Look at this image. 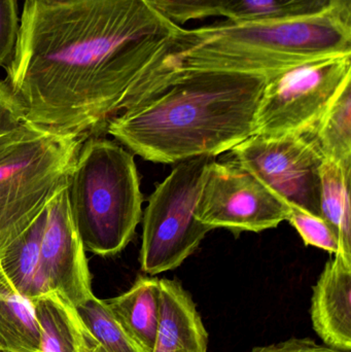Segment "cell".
<instances>
[{
    "mask_svg": "<svg viewBox=\"0 0 351 352\" xmlns=\"http://www.w3.org/2000/svg\"><path fill=\"white\" fill-rule=\"evenodd\" d=\"M288 221L300 234L305 245L315 246L330 254H339V240L321 217L310 214L299 207L290 206Z\"/></svg>",
    "mask_w": 351,
    "mask_h": 352,
    "instance_id": "obj_21",
    "label": "cell"
},
{
    "mask_svg": "<svg viewBox=\"0 0 351 352\" xmlns=\"http://www.w3.org/2000/svg\"><path fill=\"white\" fill-rule=\"evenodd\" d=\"M290 205L236 161L212 160L196 207V217L212 229L259 232L288 221Z\"/></svg>",
    "mask_w": 351,
    "mask_h": 352,
    "instance_id": "obj_9",
    "label": "cell"
},
{
    "mask_svg": "<svg viewBox=\"0 0 351 352\" xmlns=\"http://www.w3.org/2000/svg\"><path fill=\"white\" fill-rule=\"evenodd\" d=\"M331 0H231L220 16L234 22L288 21L328 14Z\"/></svg>",
    "mask_w": 351,
    "mask_h": 352,
    "instance_id": "obj_19",
    "label": "cell"
},
{
    "mask_svg": "<svg viewBox=\"0 0 351 352\" xmlns=\"http://www.w3.org/2000/svg\"><path fill=\"white\" fill-rule=\"evenodd\" d=\"M19 24L16 0H0V66L5 67L16 50Z\"/></svg>",
    "mask_w": 351,
    "mask_h": 352,
    "instance_id": "obj_23",
    "label": "cell"
},
{
    "mask_svg": "<svg viewBox=\"0 0 351 352\" xmlns=\"http://www.w3.org/2000/svg\"><path fill=\"white\" fill-rule=\"evenodd\" d=\"M267 80L222 70H168L141 102L113 117L105 130L150 162L214 158L253 135Z\"/></svg>",
    "mask_w": 351,
    "mask_h": 352,
    "instance_id": "obj_2",
    "label": "cell"
},
{
    "mask_svg": "<svg viewBox=\"0 0 351 352\" xmlns=\"http://www.w3.org/2000/svg\"><path fill=\"white\" fill-rule=\"evenodd\" d=\"M159 283L160 326L154 352H207V332L190 294L177 280Z\"/></svg>",
    "mask_w": 351,
    "mask_h": 352,
    "instance_id": "obj_12",
    "label": "cell"
},
{
    "mask_svg": "<svg viewBox=\"0 0 351 352\" xmlns=\"http://www.w3.org/2000/svg\"><path fill=\"white\" fill-rule=\"evenodd\" d=\"M304 135L324 160L351 167V80L344 85L317 125Z\"/></svg>",
    "mask_w": 351,
    "mask_h": 352,
    "instance_id": "obj_18",
    "label": "cell"
},
{
    "mask_svg": "<svg viewBox=\"0 0 351 352\" xmlns=\"http://www.w3.org/2000/svg\"><path fill=\"white\" fill-rule=\"evenodd\" d=\"M105 302L130 338L144 352H154L160 326L159 279L140 276L129 291Z\"/></svg>",
    "mask_w": 351,
    "mask_h": 352,
    "instance_id": "obj_13",
    "label": "cell"
},
{
    "mask_svg": "<svg viewBox=\"0 0 351 352\" xmlns=\"http://www.w3.org/2000/svg\"><path fill=\"white\" fill-rule=\"evenodd\" d=\"M351 167L324 160L321 167V217L333 230L340 252L351 262Z\"/></svg>",
    "mask_w": 351,
    "mask_h": 352,
    "instance_id": "obj_17",
    "label": "cell"
},
{
    "mask_svg": "<svg viewBox=\"0 0 351 352\" xmlns=\"http://www.w3.org/2000/svg\"><path fill=\"white\" fill-rule=\"evenodd\" d=\"M41 335V352H93L95 342L76 308L55 292L31 300Z\"/></svg>",
    "mask_w": 351,
    "mask_h": 352,
    "instance_id": "obj_14",
    "label": "cell"
},
{
    "mask_svg": "<svg viewBox=\"0 0 351 352\" xmlns=\"http://www.w3.org/2000/svg\"><path fill=\"white\" fill-rule=\"evenodd\" d=\"M45 221V207L19 237L0 250L2 271L16 291L28 301L52 292L41 268V241Z\"/></svg>",
    "mask_w": 351,
    "mask_h": 352,
    "instance_id": "obj_15",
    "label": "cell"
},
{
    "mask_svg": "<svg viewBox=\"0 0 351 352\" xmlns=\"http://www.w3.org/2000/svg\"><path fill=\"white\" fill-rule=\"evenodd\" d=\"M47 6H69V4L78 3L84 0H41Z\"/></svg>",
    "mask_w": 351,
    "mask_h": 352,
    "instance_id": "obj_27",
    "label": "cell"
},
{
    "mask_svg": "<svg viewBox=\"0 0 351 352\" xmlns=\"http://www.w3.org/2000/svg\"><path fill=\"white\" fill-rule=\"evenodd\" d=\"M231 152L237 163L290 206L299 207L321 217V167L324 159L304 134H253Z\"/></svg>",
    "mask_w": 351,
    "mask_h": 352,
    "instance_id": "obj_8",
    "label": "cell"
},
{
    "mask_svg": "<svg viewBox=\"0 0 351 352\" xmlns=\"http://www.w3.org/2000/svg\"><path fill=\"white\" fill-rule=\"evenodd\" d=\"M0 352H3V351H0Z\"/></svg>",
    "mask_w": 351,
    "mask_h": 352,
    "instance_id": "obj_28",
    "label": "cell"
},
{
    "mask_svg": "<svg viewBox=\"0 0 351 352\" xmlns=\"http://www.w3.org/2000/svg\"><path fill=\"white\" fill-rule=\"evenodd\" d=\"M214 157L181 161L148 198L144 217L140 266L157 275L181 266L212 231L196 217V207Z\"/></svg>",
    "mask_w": 351,
    "mask_h": 352,
    "instance_id": "obj_6",
    "label": "cell"
},
{
    "mask_svg": "<svg viewBox=\"0 0 351 352\" xmlns=\"http://www.w3.org/2000/svg\"><path fill=\"white\" fill-rule=\"evenodd\" d=\"M87 138L29 121L0 138V250L19 237L66 186Z\"/></svg>",
    "mask_w": 351,
    "mask_h": 352,
    "instance_id": "obj_5",
    "label": "cell"
},
{
    "mask_svg": "<svg viewBox=\"0 0 351 352\" xmlns=\"http://www.w3.org/2000/svg\"><path fill=\"white\" fill-rule=\"evenodd\" d=\"M311 320L326 346L351 351V262L341 254L327 263L313 287Z\"/></svg>",
    "mask_w": 351,
    "mask_h": 352,
    "instance_id": "obj_11",
    "label": "cell"
},
{
    "mask_svg": "<svg viewBox=\"0 0 351 352\" xmlns=\"http://www.w3.org/2000/svg\"><path fill=\"white\" fill-rule=\"evenodd\" d=\"M76 309L94 340L93 352H144L122 328L104 300L92 296Z\"/></svg>",
    "mask_w": 351,
    "mask_h": 352,
    "instance_id": "obj_20",
    "label": "cell"
},
{
    "mask_svg": "<svg viewBox=\"0 0 351 352\" xmlns=\"http://www.w3.org/2000/svg\"><path fill=\"white\" fill-rule=\"evenodd\" d=\"M350 80L351 54L310 60L268 78L258 107L253 134L307 133Z\"/></svg>",
    "mask_w": 351,
    "mask_h": 352,
    "instance_id": "obj_7",
    "label": "cell"
},
{
    "mask_svg": "<svg viewBox=\"0 0 351 352\" xmlns=\"http://www.w3.org/2000/svg\"><path fill=\"white\" fill-rule=\"evenodd\" d=\"M231 0H154L157 8L169 20L181 26L191 20L222 14Z\"/></svg>",
    "mask_w": 351,
    "mask_h": 352,
    "instance_id": "obj_22",
    "label": "cell"
},
{
    "mask_svg": "<svg viewBox=\"0 0 351 352\" xmlns=\"http://www.w3.org/2000/svg\"><path fill=\"white\" fill-rule=\"evenodd\" d=\"M181 28L154 0H25L6 80L26 121L98 133L138 102L150 66Z\"/></svg>",
    "mask_w": 351,
    "mask_h": 352,
    "instance_id": "obj_1",
    "label": "cell"
},
{
    "mask_svg": "<svg viewBox=\"0 0 351 352\" xmlns=\"http://www.w3.org/2000/svg\"><path fill=\"white\" fill-rule=\"evenodd\" d=\"M70 215L84 250L115 256L141 221L139 176L133 155L106 138H87L66 184Z\"/></svg>",
    "mask_w": 351,
    "mask_h": 352,
    "instance_id": "obj_4",
    "label": "cell"
},
{
    "mask_svg": "<svg viewBox=\"0 0 351 352\" xmlns=\"http://www.w3.org/2000/svg\"><path fill=\"white\" fill-rule=\"evenodd\" d=\"M26 121V113L21 99L8 80H0V138Z\"/></svg>",
    "mask_w": 351,
    "mask_h": 352,
    "instance_id": "obj_24",
    "label": "cell"
},
{
    "mask_svg": "<svg viewBox=\"0 0 351 352\" xmlns=\"http://www.w3.org/2000/svg\"><path fill=\"white\" fill-rule=\"evenodd\" d=\"M328 14L351 29V0H331Z\"/></svg>",
    "mask_w": 351,
    "mask_h": 352,
    "instance_id": "obj_26",
    "label": "cell"
},
{
    "mask_svg": "<svg viewBox=\"0 0 351 352\" xmlns=\"http://www.w3.org/2000/svg\"><path fill=\"white\" fill-rule=\"evenodd\" d=\"M41 261L49 289L72 307L94 296L86 250L70 215L66 186L45 206Z\"/></svg>",
    "mask_w": 351,
    "mask_h": 352,
    "instance_id": "obj_10",
    "label": "cell"
},
{
    "mask_svg": "<svg viewBox=\"0 0 351 352\" xmlns=\"http://www.w3.org/2000/svg\"><path fill=\"white\" fill-rule=\"evenodd\" d=\"M351 54V29L329 14L288 21L227 20L183 29L169 41L167 69L222 70L271 78L293 66Z\"/></svg>",
    "mask_w": 351,
    "mask_h": 352,
    "instance_id": "obj_3",
    "label": "cell"
},
{
    "mask_svg": "<svg viewBox=\"0 0 351 352\" xmlns=\"http://www.w3.org/2000/svg\"><path fill=\"white\" fill-rule=\"evenodd\" d=\"M251 352H343L319 345L311 339H290L278 344L258 347Z\"/></svg>",
    "mask_w": 351,
    "mask_h": 352,
    "instance_id": "obj_25",
    "label": "cell"
},
{
    "mask_svg": "<svg viewBox=\"0 0 351 352\" xmlns=\"http://www.w3.org/2000/svg\"><path fill=\"white\" fill-rule=\"evenodd\" d=\"M0 351L41 352V335L30 302L12 287L0 267Z\"/></svg>",
    "mask_w": 351,
    "mask_h": 352,
    "instance_id": "obj_16",
    "label": "cell"
}]
</instances>
